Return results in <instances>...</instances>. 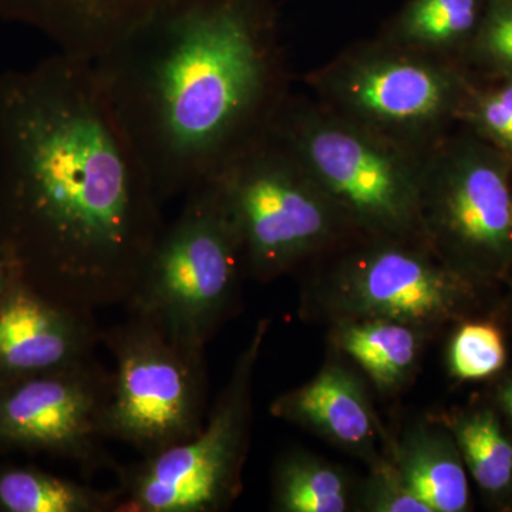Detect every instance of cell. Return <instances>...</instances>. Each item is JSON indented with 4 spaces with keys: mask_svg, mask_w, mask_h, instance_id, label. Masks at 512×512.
I'll use <instances>...</instances> for the list:
<instances>
[{
    "mask_svg": "<svg viewBox=\"0 0 512 512\" xmlns=\"http://www.w3.org/2000/svg\"><path fill=\"white\" fill-rule=\"evenodd\" d=\"M163 207L90 60L0 74V245L23 281L87 311L126 305Z\"/></svg>",
    "mask_w": 512,
    "mask_h": 512,
    "instance_id": "cell-1",
    "label": "cell"
},
{
    "mask_svg": "<svg viewBox=\"0 0 512 512\" xmlns=\"http://www.w3.org/2000/svg\"><path fill=\"white\" fill-rule=\"evenodd\" d=\"M92 64L163 204L268 133L286 101L265 0H170Z\"/></svg>",
    "mask_w": 512,
    "mask_h": 512,
    "instance_id": "cell-2",
    "label": "cell"
},
{
    "mask_svg": "<svg viewBox=\"0 0 512 512\" xmlns=\"http://www.w3.org/2000/svg\"><path fill=\"white\" fill-rule=\"evenodd\" d=\"M244 252L215 178L184 195L165 224L140 281L124 308L163 329L171 339L205 352L238 312Z\"/></svg>",
    "mask_w": 512,
    "mask_h": 512,
    "instance_id": "cell-3",
    "label": "cell"
},
{
    "mask_svg": "<svg viewBox=\"0 0 512 512\" xmlns=\"http://www.w3.org/2000/svg\"><path fill=\"white\" fill-rule=\"evenodd\" d=\"M342 212L356 237H420L423 161L332 110L285 101L271 128Z\"/></svg>",
    "mask_w": 512,
    "mask_h": 512,
    "instance_id": "cell-4",
    "label": "cell"
},
{
    "mask_svg": "<svg viewBox=\"0 0 512 512\" xmlns=\"http://www.w3.org/2000/svg\"><path fill=\"white\" fill-rule=\"evenodd\" d=\"M237 228L247 276L274 281L357 238L342 212L271 131L214 175Z\"/></svg>",
    "mask_w": 512,
    "mask_h": 512,
    "instance_id": "cell-5",
    "label": "cell"
},
{
    "mask_svg": "<svg viewBox=\"0 0 512 512\" xmlns=\"http://www.w3.org/2000/svg\"><path fill=\"white\" fill-rule=\"evenodd\" d=\"M302 289L301 312L329 325L390 319L434 336L466 318L477 284L447 265L421 237H357Z\"/></svg>",
    "mask_w": 512,
    "mask_h": 512,
    "instance_id": "cell-6",
    "label": "cell"
},
{
    "mask_svg": "<svg viewBox=\"0 0 512 512\" xmlns=\"http://www.w3.org/2000/svg\"><path fill=\"white\" fill-rule=\"evenodd\" d=\"M269 320L256 323L197 436L117 468L116 512H220L242 491L251 444L254 379Z\"/></svg>",
    "mask_w": 512,
    "mask_h": 512,
    "instance_id": "cell-7",
    "label": "cell"
},
{
    "mask_svg": "<svg viewBox=\"0 0 512 512\" xmlns=\"http://www.w3.org/2000/svg\"><path fill=\"white\" fill-rule=\"evenodd\" d=\"M420 237L474 284L512 274V158L473 130L423 161Z\"/></svg>",
    "mask_w": 512,
    "mask_h": 512,
    "instance_id": "cell-8",
    "label": "cell"
},
{
    "mask_svg": "<svg viewBox=\"0 0 512 512\" xmlns=\"http://www.w3.org/2000/svg\"><path fill=\"white\" fill-rule=\"evenodd\" d=\"M101 343L116 362L104 439L151 456L200 433L208 414L205 352L181 345L130 313L119 325L101 330Z\"/></svg>",
    "mask_w": 512,
    "mask_h": 512,
    "instance_id": "cell-9",
    "label": "cell"
},
{
    "mask_svg": "<svg viewBox=\"0 0 512 512\" xmlns=\"http://www.w3.org/2000/svg\"><path fill=\"white\" fill-rule=\"evenodd\" d=\"M316 84L333 113L403 146L460 116L470 90L460 74L423 53L384 49L345 57Z\"/></svg>",
    "mask_w": 512,
    "mask_h": 512,
    "instance_id": "cell-10",
    "label": "cell"
},
{
    "mask_svg": "<svg viewBox=\"0 0 512 512\" xmlns=\"http://www.w3.org/2000/svg\"><path fill=\"white\" fill-rule=\"evenodd\" d=\"M111 373L96 362L0 383V447L42 451L84 468L114 467L101 448Z\"/></svg>",
    "mask_w": 512,
    "mask_h": 512,
    "instance_id": "cell-11",
    "label": "cell"
},
{
    "mask_svg": "<svg viewBox=\"0 0 512 512\" xmlns=\"http://www.w3.org/2000/svg\"><path fill=\"white\" fill-rule=\"evenodd\" d=\"M101 330L94 312L50 298L13 271L0 311V383L90 362Z\"/></svg>",
    "mask_w": 512,
    "mask_h": 512,
    "instance_id": "cell-12",
    "label": "cell"
},
{
    "mask_svg": "<svg viewBox=\"0 0 512 512\" xmlns=\"http://www.w3.org/2000/svg\"><path fill=\"white\" fill-rule=\"evenodd\" d=\"M269 412L322 437L367 467L387 458L389 436L377 419L365 383L335 349L309 382L276 397Z\"/></svg>",
    "mask_w": 512,
    "mask_h": 512,
    "instance_id": "cell-13",
    "label": "cell"
},
{
    "mask_svg": "<svg viewBox=\"0 0 512 512\" xmlns=\"http://www.w3.org/2000/svg\"><path fill=\"white\" fill-rule=\"evenodd\" d=\"M170 0H0V18L36 30L57 52L96 59Z\"/></svg>",
    "mask_w": 512,
    "mask_h": 512,
    "instance_id": "cell-14",
    "label": "cell"
},
{
    "mask_svg": "<svg viewBox=\"0 0 512 512\" xmlns=\"http://www.w3.org/2000/svg\"><path fill=\"white\" fill-rule=\"evenodd\" d=\"M387 457L431 512L470 510L468 471L451 431L436 419L412 424L387 441Z\"/></svg>",
    "mask_w": 512,
    "mask_h": 512,
    "instance_id": "cell-15",
    "label": "cell"
},
{
    "mask_svg": "<svg viewBox=\"0 0 512 512\" xmlns=\"http://www.w3.org/2000/svg\"><path fill=\"white\" fill-rule=\"evenodd\" d=\"M332 349L355 363L380 392L399 393L419 369L430 336L390 319H352L330 325Z\"/></svg>",
    "mask_w": 512,
    "mask_h": 512,
    "instance_id": "cell-16",
    "label": "cell"
},
{
    "mask_svg": "<svg viewBox=\"0 0 512 512\" xmlns=\"http://www.w3.org/2000/svg\"><path fill=\"white\" fill-rule=\"evenodd\" d=\"M357 484L342 467L308 451L282 454L272 473V510L355 511Z\"/></svg>",
    "mask_w": 512,
    "mask_h": 512,
    "instance_id": "cell-17",
    "label": "cell"
},
{
    "mask_svg": "<svg viewBox=\"0 0 512 512\" xmlns=\"http://www.w3.org/2000/svg\"><path fill=\"white\" fill-rule=\"evenodd\" d=\"M468 473L487 497L504 501L512 493V441L498 414L476 409L443 417Z\"/></svg>",
    "mask_w": 512,
    "mask_h": 512,
    "instance_id": "cell-18",
    "label": "cell"
},
{
    "mask_svg": "<svg viewBox=\"0 0 512 512\" xmlns=\"http://www.w3.org/2000/svg\"><path fill=\"white\" fill-rule=\"evenodd\" d=\"M119 493L53 476L36 468L0 470V511L116 512Z\"/></svg>",
    "mask_w": 512,
    "mask_h": 512,
    "instance_id": "cell-19",
    "label": "cell"
},
{
    "mask_svg": "<svg viewBox=\"0 0 512 512\" xmlns=\"http://www.w3.org/2000/svg\"><path fill=\"white\" fill-rule=\"evenodd\" d=\"M478 18V0H414L403 35L416 49H451L473 35Z\"/></svg>",
    "mask_w": 512,
    "mask_h": 512,
    "instance_id": "cell-20",
    "label": "cell"
},
{
    "mask_svg": "<svg viewBox=\"0 0 512 512\" xmlns=\"http://www.w3.org/2000/svg\"><path fill=\"white\" fill-rule=\"evenodd\" d=\"M507 348L503 332L491 322L466 320L453 333L447 363L451 375L463 382L487 379L503 369Z\"/></svg>",
    "mask_w": 512,
    "mask_h": 512,
    "instance_id": "cell-21",
    "label": "cell"
},
{
    "mask_svg": "<svg viewBox=\"0 0 512 512\" xmlns=\"http://www.w3.org/2000/svg\"><path fill=\"white\" fill-rule=\"evenodd\" d=\"M460 116L477 136L512 158V77L485 92L468 90Z\"/></svg>",
    "mask_w": 512,
    "mask_h": 512,
    "instance_id": "cell-22",
    "label": "cell"
},
{
    "mask_svg": "<svg viewBox=\"0 0 512 512\" xmlns=\"http://www.w3.org/2000/svg\"><path fill=\"white\" fill-rule=\"evenodd\" d=\"M355 511L431 512L407 487L389 457L369 467L365 480L357 484Z\"/></svg>",
    "mask_w": 512,
    "mask_h": 512,
    "instance_id": "cell-23",
    "label": "cell"
},
{
    "mask_svg": "<svg viewBox=\"0 0 512 512\" xmlns=\"http://www.w3.org/2000/svg\"><path fill=\"white\" fill-rule=\"evenodd\" d=\"M476 50L488 66L512 77V0H500L477 30Z\"/></svg>",
    "mask_w": 512,
    "mask_h": 512,
    "instance_id": "cell-24",
    "label": "cell"
},
{
    "mask_svg": "<svg viewBox=\"0 0 512 512\" xmlns=\"http://www.w3.org/2000/svg\"><path fill=\"white\" fill-rule=\"evenodd\" d=\"M498 407H500V412L504 414L505 419L512 426V376L508 377L503 386L500 387Z\"/></svg>",
    "mask_w": 512,
    "mask_h": 512,
    "instance_id": "cell-25",
    "label": "cell"
},
{
    "mask_svg": "<svg viewBox=\"0 0 512 512\" xmlns=\"http://www.w3.org/2000/svg\"><path fill=\"white\" fill-rule=\"evenodd\" d=\"M12 266L8 261L2 245H0V311H2L3 301H5L6 292H8L10 279H12Z\"/></svg>",
    "mask_w": 512,
    "mask_h": 512,
    "instance_id": "cell-26",
    "label": "cell"
}]
</instances>
